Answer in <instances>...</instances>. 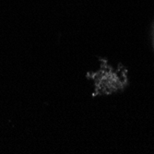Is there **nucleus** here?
Instances as JSON below:
<instances>
[]
</instances>
